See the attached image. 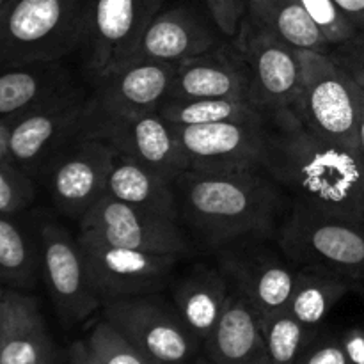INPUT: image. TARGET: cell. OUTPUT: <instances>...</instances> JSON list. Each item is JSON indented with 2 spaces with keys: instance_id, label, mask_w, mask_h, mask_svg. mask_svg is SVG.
<instances>
[{
  "instance_id": "obj_1",
  "label": "cell",
  "mask_w": 364,
  "mask_h": 364,
  "mask_svg": "<svg viewBox=\"0 0 364 364\" xmlns=\"http://www.w3.org/2000/svg\"><path fill=\"white\" fill-rule=\"evenodd\" d=\"M265 171L291 206L364 223L363 156L316 135L294 109L272 114Z\"/></svg>"
},
{
  "instance_id": "obj_2",
  "label": "cell",
  "mask_w": 364,
  "mask_h": 364,
  "mask_svg": "<svg viewBox=\"0 0 364 364\" xmlns=\"http://www.w3.org/2000/svg\"><path fill=\"white\" fill-rule=\"evenodd\" d=\"M178 220L191 240L213 252L247 235H277L291 203L267 171L201 173L173 181Z\"/></svg>"
},
{
  "instance_id": "obj_3",
  "label": "cell",
  "mask_w": 364,
  "mask_h": 364,
  "mask_svg": "<svg viewBox=\"0 0 364 364\" xmlns=\"http://www.w3.org/2000/svg\"><path fill=\"white\" fill-rule=\"evenodd\" d=\"M85 0H11L0 7L2 70L78 53Z\"/></svg>"
},
{
  "instance_id": "obj_4",
  "label": "cell",
  "mask_w": 364,
  "mask_h": 364,
  "mask_svg": "<svg viewBox=\"0 0 364 364\" xmlns=\"http://www.w3.org/2000/svg\"><path fill=\"white\" fill-rule=\"evenodd\" d=\"M277 244L299 270L364 283V223L291 206Z\"/></svg>"
},
{
  "instance_id": "obj_5",
  "label": "cell",
  "mask_w": 364,
  "mask_h": 364,
  "mask_svg": "<svg viewBox=\"0 0 364 364\" xmlns=\"http://www.w3.org/2000/svg\"><path fill=\"white\" fill-rule=\"evenodd\" d=\"M302 82L295 112L326 141L358 149L364 87L326 52L301 50Z\"/></svg>"
},
{
  "instance_id": "obj_6",
  "label": "cell",
  "mask_w": 364,
  "mask_h": 364,
  "mask_svg": "<svg viewBox=\"0 0 364 364\" xmlns=\"http://www.w3.org/2000/svg\"><path fill=\"white\" fill-rule=\"evenodd\" d=\"M231 288L244 295L259 316L288 309L297 267L277 244V235H247L212 252Z\"/></svg>"
},
{
  "instance_id": "obj_7",
  "label": "cell",
  "mask_w": 364,
  "mask_h": 364,
  "mask_svg": "<svg viewBox=\"0 0 364 364\" xmlns=\"http://www.w3.org/2000/svg\"><path fill=\"white\" fill-rule=\"evenodd\" d=\"M167 0H85L80 60L95 85L103 75L134 57Z\"/></svg>"
},
{
  "instance_id": "obj_8",
  "label": "cell",
  "mask_w": 364,
  "mask_h": 364,
  "mask_svg": "<svg viewBox=\"0 0 364 364\" xmlns=\"http://www.w3.org/2000/svg\"><path fill=\"white\" fill-rule=\"evenodd\" d=\"M102 311L103 320L160 364H196L201 359V341L160 294L105 302Z\"/></svg>"
},
{
  "instance_id": "obj_9",
  "label": "cell",
  "mask_w": 364,
  "mask_h": 364,
  "mask_svg": "<svg viewBox=\"0 0 364 364\" xmlns=\"http://www.w3.org/2000/svg\"><path fill=\"white\" fill-rule=\"evenodd\" d=\"M174 128L188 169L215 174L265 171L272 116Z\"/></svg>"
},
{
  "instance_id": "obj_10",
  "label": "cell",
  "mask_w": 364,
  "mask_h": 364,
  "mask_svg": "<svg viewBox=\"0 0 364 364\" xmlns=\"http://www.w3.org/2000/svg\"><path fill=\"white\" fill-rule=\"evenodd\" d=\"M34 230L41 251L43 281L48 287L60 323L70 329L102 309L103 302L91 284L87 259L78 237L53 219H39Z\"/></svg>"
},
{
  "instance_id": "obj_11",
  "label": "cell",
  "mask_w": 364,
  "mask_h": 364,
  "mask_svg": "<svg viewBox=\"0 0 364 364\" xmlns=\"http://www.w3.org/2000/svg\"><path fill=\"white\" fill-rule=\"evenodd\" d=\"M92 92L84 85L11 124V159L34 178L45 176L55 156L89 128Z\"/></svg>"
},
{
  "instance_id": "obj_12",
  "label": "cell",
  "mask_w": 364,
  "mask_h": 364,
  "mask_svg": "<svg viewBox=\"0 0 364 364\" xmlns=\"http://www.w3.org/2000/svg\"><path fill=\"white\" fill-rule=\"evenodd\" d=\"M89 277L100 301L105 304L137 295L160 294L169 287L176 265L183 256L117 247L85 235H77Z\"/></svg>"
},
{
  "instance_id": "obj_13",
  "label": "cell",
  "mask_w": 364,
  "mask_h": 364,
  "mask_svg": "<svg viewBox=\"0 0 364 364\" xmlns=\"http://www.w3.org/2000/svg\"><path fill=\"white\" fill-rule=\"evenodd\" d=\"M78 235L92 237L117 247L187 256L191 237L173 217L137 208L103 196L78 220Z\"/></svg>"
},
{
  "instance_id": "obj_14",
  "label": "cell",
  "mask_w": 364,
  "mask_h": 364,
  "mask_svg": "<svg viewBox=\"0 0 364 364\" xmlns=\"http://www.w3.org/2000/svg\"><path fill=\"white\" fill-rule=\"evenodd\" d=\"M233 43L251 73V102L272 114L295 109L302 82L301 50L256 27L247 16Z\"/></svg>"
},
{
  "instance_id": "obj_15",
  "label": "cell",
  "mask_w": 364,
  "mask_h": 364,
  "mask_svg": "<svg viewBox=\"0 0 364 364\" xmlns=\"http://www.w3.org/2000/svg\"><path fill=\"white\" fill-rule=\"evenodd\" d=\"M114 159L116 149L89 128L71 141L45 174L55 208L78 223L105 196Z\"/></svg>"
},
{
  "instance_id": "obj_16",
  "label": "cell",
  "mask_w": 364,
  "mask_h": 364,
  "mask_svg": "<svg viewBox=\"0 0 364 364\" xmlns=\"http://www.w3.org/2000/svg\"><path fill=\"white\" fill-rule=\"evenodd\" d=\"M89 130L105 139L119 155L171 183L188 169V159L180 144L176 128L164 119L160 112L135 116L91 114Z\"/></svg>"
},
{
  "instance_id": "obj_17",
  "label": "cell",
  "mask_w": 364,
  "mask_h": 364,
  "mask_svg": "<svg viewBox=\"0 0 364 364\" xmlns=\"http://www.w3.org/2000/svg\"><path fill=\"white\" fill-rule=\"evenodd\" d=\"M178 64L127 60L92 85V114L135 116L159 112L173 95Z\"/></svg>"
},
{
  "instance_id": "obj_18",
  "label": "cell",
  "mask_w": 364,
  "mask_h": 364,
  "mask_svg": "<svg viewBox=\"0 0 364 364\" xmlns=\"http://www.w3.org/2000/svg\"><path fill=\"white\" fill-rule=\"evenodd\" d=\"M226 36L210 11L203 13L191 4L164 7L135 50L130 60H164L181 63L210 52L224 43Z\"/></svg>"
},
{
  "instance_id": "obj_19",
  "label": "cell",
  "mask_w": 364,
  "mask_h": 364,
  "mask_svg": "<svg viewBox=\"0 0 364 364\" xmlns=\"http://www.w3.org/2000/svg\"><path fill=\"white\" fill-rule=\"evenodd\" d=\"M171 98L251 102V73L233 39L178 63Z\"/></svg>"
},
{
  "instance_id": "obj_20",
  "label": "cell",
  "mask_w": 364,
  "mask_h": 364,
  "mask_svg": "<svg viewBox=\"0 0 364 364\" xmlns=\"http://www.w3.org/2000/svg\"><path fill=\"white\" fill-rule=\"evenodd\" d=\"M80 87L64 59L6 68L0 77V121L14 123Z\"/></svg>"
},
{
  "instance_id": "obj_21",
  "label": "cell",
  "mask_w": 364,
  "mask_h": 364,
  "mask_svg": "<svg viewBox=\"0 0 364 364\" xmlns=\"http://www.w3.org/2000/svg\"><path fill=\"white\" fill-rule=\"evenodd\" d=\"M0 364H55L38 299L11 287L0 294Z\"/></svg>"
},
{
  "instance_id": "obj_22",
  "label": "cell",
  "mask_w": 364,
  "mask_h": 364,
  "mask_svg": "<svg viewBox=\"0 0 364 364\" xmlns=\"http://www.w3.org/2000/svg\"><path fill=\"white\" fill-rule=\"evenodd\" d=\"M169 287L174 308L205 347L230 299V279L217 262H198L174 277Z\"/></svg>"
},
{
  "instance_id": "obj_23",
  "label": "cell",
  "mask_w": 364,
  "mask_h": 364,
  "mask_svg": "<svg viewBox=\"0 0 364 364\" xmlns=\"http://www.w3.org/2000/svg\"><path fill=\"white\" fill-rule=\"evenodd\" d=\"M205 350L212 364H272L259 315L235 288Z\"/></svg>"
},
{
  "instance_id": "obj_24",
  "label": "cell",
  "mask_w": 364,
  "mask_h": 364,
  "mask_svg": "<svg viewBox=\"0 0 364 364\" xmlns=\"http://www.w3.org/2000/svg\"><path fill=\"white\" fill-rule=\"evenodd\" d=\"M105 196L137 208L178 219L173 183L116 151Z\"/></svg>"
},
{
  "instance_id": "obj_25",
  "label": "cell",
  "mask_w": 364,
  "mask_h": 364,
  "mask_svg": "<svg viewBox=\"0 0 364 364\" xmlns=\"http://www.w3.org/2000/svg\"><path fill=\"white\" fill-rule=\"evenodd\" d=\"M247 18L263 31L290 43L299 50L331 52L301 0H247Z\"/></svg>"
},
{
  "instance_id": "obj_26",
  "label": "cell",
  "mask_w": 364,
  "mask_h": 364,
  "mask_svg": "<svg viewBox=\"0 0 364 364\" xmlns=\"http://www.w3.org/2000/svg\"><path fill=\"white\" fill-rule=\"evenodd\" d=\"M43 277L36 230L28 231L13 215H0V279L4 287L31 290Z\"/></svg>"
},
{
  "instance_id": "obj_27",
  "label": "cell",
  "mask_w": 364,
  "mask_h": 364,
  "mask_svg": "<svg viewBox=\"0 0 364 364\" xmlns=\"http://www.w3.org/2000/svg\"><path fill=\"white\" fill-rule=\"evenodd\" d=\"M352 283L341 277L297 270L294 295L288 311L311 329H320L334 306L350 291Z\"/></svg>"
},
{
  "instance_id": "obj_28",
  "label": "cell",
  "mask_w": 364,
  "mask_h": 364,
  "mask_svg": "<svg viewBox=\"0 0 364 364\" xmlns=\"http://www.w3.org/2000/svg\"><path fill=\"white\" fill-rule=\"evenodd\" d=\"M174 127L220 123L233 119H259L270 114L245 100H167L159 110Z\"/></svg>"
},
{
  "instance_id": "obj_29",
  "label": "cell",
  "mask_w": 364,
  "mask_h": 364,
  "mask_svg": "<svg viewBox=\"0 0 364 364\" xmlns=\"http://www.w3.org/2000/svg\"><path fill=\"white\" fill-rule=\"evenodd\" d=\"M272 364H299L320 331L299 322L288 309L259 316Z\"/></svg>"
},
{
  "instance_id": "obj_30",
  "label": "cell",
  "mask_w": 364,
  "mask_h": 364,
  "mask_svg": "<svg viewBox=\"0 0 364 364\" xmlns=\"http://www.w3.org/2000/svg\"><path fill=\"white\" fill-rule=\"evenodd\" d=\"M87 347L100 364H160L139 350L107 320H100L89 333Z\"/></svg>"
},
{
  "instance_id": "obj_31",
  "label": "cell",
  "mask_w": 364,
  "mask_h": 364,
  "mask_svg": "<svg viewBox=\"0 0 364 364\" xmlns=\"http://www.w3.org/2000/svg\"><path fill=\"white\" fill-rule=\"evenodd\" d=\"M36 178L14 162H0V215L18 217L36 199Z\"/></svg>"
},
{
  "instance_id": "obj_32",
  "label": "cell",
  "mask_w": 364,
  "mask_h": 364,
  "mask_svg": "<svg viewBox=\"0 0 364 364\" xmlns=\"http://www.w3.org/2000/svg\"><path fill=\"white\" fill-rule=\"evenodd\" d=\"M301 2L331 48L345 43L358 32L355 25L340 9L336 0H301Z\"/></svg>"
},
{
  "instance_id": "obj_33",
  "label": "cell",
  "mask_w": 364,
  "mask_h": 364,
  "mask_svg": "<svg viewBox=\"0 0 364 364\" xmlns=\"http://www.w3.org/2000/svg\"><path fill=\"white\" fill-rule=\"evenodd\" d=\"M205 6L228 39L238 34L247 16V0H205Z\"/></svg>"
},
{
  "instance_id": "obj_34",
  "label": "cell",
  "mask_w": 364,
  "mask_h": 364,
  "mask_svg": "<svg viewBox=\"0 0 364 364\" xmlns=\"http://www.w3.org/2000/svg\"><path fill=\"white\" fill-rule=\"evenodd\" d=\"M329 55L364 87V31H358L350 39L333 46Z\"/></svg>"
},
{
  "instance_id": "obj_35",
  "label": "cell",
  "mask_w": 364,
  "mask_h": 364,
  "mask_svg": "<svg viewBox=\"0 0 364 364\" xmlns=\"http://www.w3.org/2000/svg\"><path fill=\"white\" fill-rule=\"evenodd\" d=\"M299 364H352L347 358V352L341 347L340 340L316 334L313 343L304 352Z\"/></svg>"
},
{
  "instance_id": "obj_36",
  "label": "cell",
  "mask_w": 364,
  "mask_h": 364,
  "mask_svg": "<svg viewBox=\"0 0 364 364\" xmlns=\"http://www.w3.org/2000/svg\"><path fill=\"white\" fill-rule=\"evenodd\" d=\"M352 364H364V326L348 327L338 336Z\"/></svg>"
},
{
  "instance_id": "obj_37",
  "label": "cell",
  "mask_w": 364,
  "mask_h": 364,
  "mask_svg": "<svg viewBox=\"0 0 364 364\" xmlns=\"http://www.w3.org/2000/svg\"><path fill=\"white\" fill-rule=\"evenodd\" d=\"M336 4L358 31H364V0H336Z\"/></svg>"
},
{
  "instance_id": "obj_38",
  "label": "cell",
  "mask_w": 364,
  "mask_h": 364,
  "mask_svg": "<svg viewBox=\"0 0 364 364\" xmlns=\"http://www.w3.org/2000/svg\"><path fill=\"white\" fill-rule=\"evenodd\" d=\"M68 359H70V364H100L89 350L87 341L84 340L71 343L70 350H68Z\"/></svg>"
},
{
  "instance_id": "obj_39",
  "label": "cell",
  "mask_w": 364,
  "mask_h": 364,
  "mask_svg": "<svg viewBox=\"0 0 364 364\" xmlns=\"http://www.w3.org/2000/svg\"><path fill=\"white\" fill-rule=\"evenodd\" d=\"M0 162H13L11 159V124L0 121Z\"/></svg>"
},
{
  "instance_id": "obj_40",
  "label": "cell",
  "mask_w": 364,
  "mask_h": 364,
  "mask_svg": "<svg viewBox=\"0 0 364 364\" xmlns=\"http://www.w3.org/2000/svg\"><path fill=\"white\" fill-rule=\"evenodd\" d=\"M358 151L364 160V92H363L361 114H359V123H358Z\"/></svg>"
},
{
  "instance_id": "obj_41",
  "label": "cell",
  "mask_w": 364,
  "mask_h": 364,
  "mask_svg": "<svg viewBox=\"0 0 364 364\" xmlns=\"http://www.w3.org/2000/svg\"><path fill=\"white\" fill-rule=\"evenodd\" d=\"M196 364H212V363H210L208 359H206V358H201V359H199V361L196 363Z\"/></svg>"
},
{
  "instance_id": "obj_42",
  "label": "cell",
  "mask_w": 364,
  "mask_h": 364,
  "mask_svg": "<svg viewBox=\"0 0 364 364\" xmlns=\"http://www.w3.org/2000/svg\"><path fill=\"white\" fill-rule=\"evenodd\" d=\"M9 2H11V0H0V7H4L6 4H9Z\"/></svg>"
}]
</instances>
